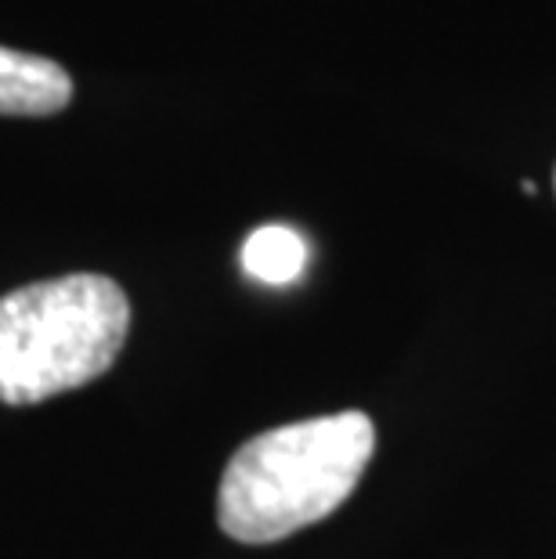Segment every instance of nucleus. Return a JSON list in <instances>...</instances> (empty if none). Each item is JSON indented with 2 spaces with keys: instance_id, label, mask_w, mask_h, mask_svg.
<instances>
[{
  "instance_id": "nucleus-5",
  "label": "nucleus",
  "mask_w": 556,
  "mask_h": 559,
  "mask_svg": "<svg viewBox=\"0 0 556 559\" xmlns=\"http://www.w3.org/2000/svg\"><path fill=\"white\" fill-rule=\"evenodd\" d=\"M553 185H556V170H553Z\"/></svg>"
},
{
  "instance_id": "nucleus-1",
  "label": "nucleus",
  "mask_w": 556,
  "mask_h": 559,
  "mask_svg": "<svg viewBox=\"0 0 556 559\" xmlns=\"http://www.w3.org/2000/svg\"><path fill=\"white\" fill-rule=\"evenodd\" d=\"M372 451L376 430L365 412L318 415L246 440L221 477V531L268 545L311 527L347 502Z\"/></svg>"
},
{
  "instance_id": "nucleus-2",
  "label": "nucleus",
  "mask_w": 556,
  "mask_h": 559,
  "mask_svg": "<svg viewBox=\"0 0 556 559\" xmlns=\"http://www.w3.org/2000/svg\"><path fill=\"white\" fill-rule=\"evenodd\" d=\"M127 293L105 275H66L0 296V401L40 404L94 383L120 358Z\"/></svg>"
},
{
  "instance_id": "nucleus-4",
  "label": "nucleus",
  "mask_w": 556,
  "mask_h": 559,
  "mask_svg": "<svg viewBox=\"0 0 556 559\" xmlns=\"http://www.w3.org/2000/svg\"><path fill=\"white\" fill-rule=\"evenodd\" d=\"M307 264V246L293 228L268 224L257 228L242 246V267L246 275L264 285H289L300 278Z\"/></svg>"
},
{
  "instance_id": "nucleus-3",
  "label": "nucleus",
  "mask_w": 556,
  "mask_h": 559,
  "mask_svg": "<svg viewBox=\"0 0 556 559\" xmlns=\"http://www.w3.org/2000/svg\"><path fill=\"white\" fill-rule=\"evenodd\" d=\"M73 102V80L58 62L0 47V116H55Z\"/></svg>"
}]
</instances>
